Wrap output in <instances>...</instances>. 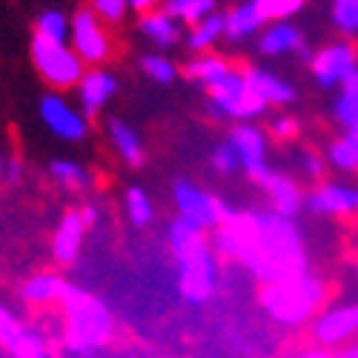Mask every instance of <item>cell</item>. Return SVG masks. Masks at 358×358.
<instances>
[{
	"instance_id": "6da1fadb",
	"label": "cell",
	"mask_w": 358,
	"mask_h": 358,
	"mask_svg": "<svg viewBox=\"0 0 358 358\" xmlns=\"http://www.w3.org/2000/svg\"><path fill=\"white\" fill-rule=\"evenodd\" d=\"M210 89V112L213 117H235V121H250L266 112V103L255 95V89L250 86L244 72L229 69L221 75L215 83L206 86Z\"/></svg>"
},
{
	"instance_id": "7a4b0ae2",
	"label": "cell",
	"mask_w": 358,
	"mask_h": 358,
	"mask_svg": "<svg viewBox=\"0 0 358 358\" xmlns=\"http://www.w3.org/2000/svg\"><path fill=\"white\" fill-rule=\"evenodd\" d=\"M172 198H175V206H178V218L189 221L198 229H218L224 221H229L238 213L227 201L203 192L201 187H195L189 181H175Z\"/></svg>"
},
{
	"instance_id": "3957f363",
	"label": "cell",
	"mask_w": 358,
	"mask_h": 358,
	"mask_svg": "<svg viewBox=\"0 0 358 358\" xmlns=\"http://www.w3.org/2000/svg\"><path fill=\"white\" fill-rule=\"evenodd\" d=\"M32 61H35V69L41 72V78L52 89H72L83 78V61L66 43H52V41H43L35 35L32 38Z\"/></svg>"
},
{
	"instance_id": "277c9868",
	"label": "cell",
	"mask_w": 358,
	"mask_h": 358,
	"mask_svg": "<svg viewBox=\"0 0 358 358\" xmlns=\"http://www.w3.org/2000/svg\"><path fill=\"white\" fill-rule=\"evenodd\" d=\"M72 49L78 52V57L83 64H92V66H101L109 61L112 55V41L106 35V29L101 23V17L89 9H78L75 17H72Z\"/></svg>"
},
{
	"instance_id": "5b68a950",
	"label": "cell",
	"mask_w": 358,
	"mask_h": 358,
	"mask_svg": "<svg viewBox=\"0 0 358 358\" xmlns=\"http://www.w3.org/2000/svg\"><path fill=\"white\" fill-rule=\"evenodd\" d=\"M310 69L318 86L324 89H336L344 86L350 78L358 75V52L352 43H333L324 46L318 55L310 57Z\"/></svg>"
},
{
	"instance_id": "8992f818",
	"label": "cell",
	"mask_w": 358,
	"mask_h": 358,
	"mask_svg": "<svg viewBox=\"0 0 358 358\" xmlns=\"http://www.w3.org/2000/svg\"><path fill=\"white\" fill-rule=\"evenodd\" d=\"M41 121L49 127V132H55L64 141H83L89 132L86 115L78 112L72 103H66L61 95H46L41 101Z\"/></svg>"
},
{
	"instance_id": "52a82bcc",
	"label": "cell",
	"mask_w": 358,
	"mask_h": 358,
	"mask_svg": "<svg viewBox=\"0 0 358 358\" xmlns=\"http://www.w3.org/2000/svg\"><path fill=\"white\" fill-rule=\"evenodd\" d=\"M304 206L310 213H318V215L352 218V215H358V187L336 184V181L321 184L304 198Z\"/></svg>"
},
{
	"instance_id": "ba28073f",
	"label": "cell",
	"mask_w": 358,
	"mask_h": 358,
	"mask_svg": "<svg viewBox=\"0 0 358 358\" xmlns=\"http://www.w3.org/2000/svg\"><path fill=\"white\" fill-rule=\"evenodd\" d=\"M229 141L238 149L241 169L252 178L255 184H261L266 178V172H270V166H266V135L258 127H252V124H241V127L232 129Z\"/></svg>"
},
{
	"instance_id": "9c48e42d",
	"label": "cell",
	"mask_w": 358,
	"mask_h": 358,
	"mask_svg": "<svg viewBox=\"0 0 358 358\" xmlns=\"http://www.w3.org/2000/svg\"><path fill=\"white\" fill-rule=\"evenodd\" d=\"M117 92V80L115 75H109L106 69H92V72H83L80 83H78V98L83 106V115L92 117L98 115Z\"/></svg>"
},
{
	"instance_id": "30bf717a",
	"label": "cell",
	"mask_w": 358,
	"mask_h": 358,
	"mask_svg": "<svg viewBox=\"0 0 358 358\" xmlns=\"http://www.w3.org/2000/svg\"><path fill=\"white\" fill-rule=\"evenodd\" d=\"M261 187H264L266 198H270V203H273V213H278V215L292 218L304 206V192L289 175H281V172L270 169L266 178L261 181Z\"/></svg>"
},
{
	"instance_id": "8fae6325",
	"label": "cell",
	"mask_w": 358,
	"mask_h": 358,
	"mask_svg": "<svg viewBox=\"0 0 358 358\" xmlns=\"http://www.w3.org/2000/svg\"><path fill=\"white\" fill-rule=\"evenodd\" d=\"M86 221L80 215V210H72L61 218V227L55 232V241H52V255L57 264H72L80 252V244H83V235H86Z\"/></svg>"
},
{
	"instance_id": "7c38bea8",
	"label": "cell",
	"mask_w": 358,
	"mask_h": 358,
	"mask_svg": "<svg viewBox=\"0 0 358 358\" xmlns=\"http://www.w3.org/2000/svg\"><path fill=\"white\" fill-rule=\"evenodd\" d=\"M258 52H261V55H270V57L287 55V52H301L304 57H310V55L304 52V32H301L298 26L287 23V20L270 26L266 32H261V38H258Z\"/></svg>"
},
{
	"instance_id": "4fadbf2b",
	"label": "cell",
	"mask_w": 358,
	"mask_h": 358,
	"mask_svg": "<svg viewBox=\"0 0 358 358\" xmlns=\"http://www.w3.org/2000/svg\"><path fill=\"white\" fill-rule=\"evenodd\" d=\"M244 75H247L250 86L255 89V95H258L266 106H287V103H292V101L298 98L295 86H292V83H287V80H281V78H275L273 72H264V69H247Z\"/></svg>"
},
{
	"instance_id": "5bb4252c",
	"label": "cell",
	"mask_w": 358,
	"mask_h": 358,
	"mask_svg": "<svg viewBox=\"0 0 358 358\" xmlns=\"http://www.w3.org/2000/svg\"><path fill=\"white\" fill-rule=\"evenodd\" d=\"M138 26H141V35L146 41H152L158 49H169V46H175L178 41H181V23L166 12H155V9L143 12Z\"/></svg>"
},
{
	"instance_id": "9a60e30c",
	"label": "cell",
	"mask_w": 358,
	"mask_h": 358,
	"mask_svg": "<svg viewBox=\"0 0 358 358\" xmlns=\"http://www.w3.org/2000/svg\"><path fill=\"white\" fill-rule=\"evenodd\" d=\"M264 23H266L264 15L250 0V3H241V6H235L232 12H227V38L229 41H247V38H252L258 32Z\"/></svg>"
},
{
	"instance_id": "2e32d148",
	"label": "cell",
	"mask_w": 358,
	"mask_h": 358,
	"mask_svg": "<svg viewBox=\"0 0 358 358\" xmlns=\"http://www.w3.org/2000/svg\"><path fill=\"white\" fill-rule=\"evenodd\" d=\"M109 138L117 149V155H121L129 166H141L143 164V141L138 138V132L124 124V121H109Z\"/></svg>"
},
{
	"instance_id": "e0dca14e",
	"label": "cell",
	"mask_w": 358,
	"mask_h": 358,
	"mask_svg": "<svg viewBox=\"0 0 358 358\" xmlns=\"http://www.w3.org/2000/svg\"><path fill=\"white\" fill-rule=\"evenodd\" d=\"M49 175L52 181L61 187V189H69V192H86L92 187V175L89 169H83L78 161H52L49 164Z\"/></svg>"
},
{
	"instance_id": "ac0fdd59",
	"label": "cell",
	"mask_w": 358,
	"mask_h": 358,
	"mask_svg": "<svg viewBox=\"0 0 358 358\" xmlns=\"http://www.w3.org/2000/svg\"><path fill=\"white\" fill-rule=\"evenodd\" d=\"M221 35H227V15L213 12L210 17H203L201 23L192 26V32L187 35V46L192 52H206L210 46H215Z\"/></svg>"
},
{
	"instance_id": "d6986e66",
	"label": "cell",
	"mask_w": 358,
	"mask_h": 358,
	"mask_svg": "<svg viewBox=\"0 0 358 358\" xmlns=\"http://www.w3.org/2000/svg\"><path fill=\"white\" fill-rule=\"evenodd\" d=\"M333 115L344 132H358V75L341 86V95L333 103Z\"/></svg>"
},
{
	"instance_id": "ffe728a7",
	"label": "cell",
	"mask_w": 358,
	"mask_h": 358,
	"mask_svg": "<svg viewBox=\"0 0 358 358\" xmlns=\"http://www.w3.org/2000/svg\"><path fill=\"white\" fill-rule=\"evenodd\" d=\"M327 164L341 169V172H355L358 169V132H344L338 141L327 149Z\"/></svg>"
},
{
	"instance_id": "44dd1931",
	"label": "cell",
	"mask_w": 358,
	"mask_h": 358,
	"mask_svg": "<svg viewBox=\"0 0 358 358\" xmlns=\"http://www.w3.org/2000/svg\"><path fill=\"white\" fill-rule=\"evenodd\" d=\"M164 12L184 23H201L215 12V0H164Z\"/></svg>"
},
{
	"instance_id": "7402d4cb",
	"label": "cell",
	"mask_w": 358,
	"mask_h": 358,
	"mask_svg": "<svg viewBox=\"0 0 358 358\" xmlns=\"http://www.w3.org/2000/svg\"><path fill=\"white\" fill-rule=\"evenodd\" d=\"M35 35L43 38V41H52V43H66L72 38V23L66 20L64 12H57V9H49L38 17L35 23Z\"/></svg>"
},
{
	"instance_id": "603a6c76",
	"label": "cell",
	"mask_w": 358,
	"mask_h": 358,
	"mask_svg": "<svg viewBox=\"0 0 358 358\" xmlns=\"http://www.w3.org/2000/svg\"><path fill=\"white\" fill-rule=\"evenodd\" d=\"M227 72H229V64L224 61V57H218V55H198L195 61H189V66H187V78L198 80L203 86L215 83Z\"/></svg>"
},
{
	"instance_id": "cb8c5ba5",
	"label": "cell",
	"mask_w": 358,
	"mask_h": 358,
	"mask_svg": "<svg viewBox=\"0 0 358 358\" xmlns=\"http://www.w3.org/2000/svg\"><path fill=\"white\" fill-rule=\"evenodd\" d=\"M127 215L135 227H146L149 221L155 218V210H152V201H149V195L138 187L127 189Z\"/></svg>"
},
{
	"instance_id": "d4e9b609",
	"label": "cell",
	"mask_w": 358,
	"mask_h": 358,
	"mask_svg": "<svg viewBox=\"0 0 358 358\" xmlns=\"http://www.w3.org/2000/svg\"><path fill=\"white\" fill-rule=\"evenodd\" d=\"M264 20H289L304 9V0H252Z\"/></svg>"
},
{
	"instance_id": "484cf974",
	"label": "cell",
	"mask_w": 358,
	"mask_h": 358,
	"mask_svg": "<svg viewBox=\"0 0 358 358\" xmlns=\"http://www.w3.org/2000/svg\"><path fill=\"white\" fill-rule=\"evenodd\" d=\"M333 23L341 35L358 32V0H333Z\"/></svg>"
},
{
	"instance_id": "4316f807",
	"label": "cell",
	"mask_w": 358,
	"mask_h": 358,
	"mask_svg": "<svg viewBox=\"0 0 358 358\" xmlns=\"http://www.w3.org/2000/svg\"><path fill=\"white\" fill-rule=\"evenodd\" d=\"M141 69L152 78V80H158V83H169V80H175V66H172V61L169 57H164V55H143L141 57Z\"/></svg>"
},
{
	"instance_id": "83f0119b",
	"label": "cell",
	"mask_w": 358,
	"mask_h": 358,
	"mask_svg": "<svg viewBox=\"0 0 358 358\" xmlns=\"http://www.w3.org/2000/svg\"><path fill=\"white\" fill-rule=\"evenodd\" d=\"M213 166L221 175H232V172L241 169V158H238V149L232 141H224L213 149Z\"/></svg>"
},
{
	"instance_id": "f1b7e54d",
	"label": "cell",
	"mask_w": 358,
	"mask_h": 358,
	"mask_svg": "<svg viewBox=\"0 0 358 358\" xmlns=\"http://www.w3.org/2000/svg\"><path fill=\"white\" fill-rule=\"evenodd\" d=\"M92 12H95L103 23L117 26V23L127 17V12H129V0H95Z\"/></svg>"
},
{
	"instance_id": "f546056e",
	"label": "cell",
	"mask_w": 358,
	"mask_h": 358,
	"mask_svg": "<svg viewBox=\"0 0 358 358\" xmlns=\"http://www.w3.org/2000/svg\"><path fill=\"white\" fill-rule=\"evenodd\" d=\"M298 132H301V124H298L292 115H275L270 121V135L278 141H292V138H298Z\"/></svg>"
},
{
	"instance_id": "4dcf8cb0",
	"label": "cell",
	"mask_w": 358,
	"mask_h": 358,
	"mask_svg": "<svg viewBox=\"0 0 358 358\" xmlns=\"http://www.w3.org/2000/svg\"><path fill=\"white\" fill-rule=\"evenodd\" d=\"M301 166H304V172L313 178V181H321L324 172H327V161H321L315 152H304L301 155Z\"/></svg>"
},
{
	"instance_id": "1f68e13d",
	"label": "cell",
	"mask_w": 358,
	"mask_h": 358,
	"mask_svg": "<svg viewBox=\"0 0 358 358\" xmlns=\"http://www.w3.org/2000/svg\"><path fill=\"white\" fill-rule=\"evenodd\" d=\"M23 178V164L17 158H9L6 161V184H20Z\"/></svg>"
},
{
	"instance_id": "d6a6232c",
	"label": "cell",
	"mask_w": 358,
	"mask_h": 358,
	"mask_svg": "<svg viewBox=\"0 0 358 358\" xmlns=\"http://www.w3.org/2000/svg\"><path fill=\"white\" fill-rule=\"evenodd\" d=\"M161 3V0H129V9H135V12H152L155 6Z\"/></svg>"
},
{
	"instance_id": "836d02e7",
	"label": "cell",
	"mask_w": 358,
	"mask_h": 358,
	"mask_svg": "<svg viewBox=\"0 0 358 358\" xmlns=\"http://www.w3.org/2000/svg\"><path fill=\"white\" fill-rule=\"evenodd\" d=\"M80 215H83V221H86V227L92 229L95 227V221H98V210H95V203H86L83 210H80Z\"/></svg>"
},
{
	"instance_id": "e575fe53",
	"label": "cell",
	"mask_w": 358,
	"mask_h": 358,
	"mask_svg": "<svg viewBox=\"0 0 358 358\" xmlns=\"http://www.w3.org/2000/svg\"><path fill=\"white\" fill-rule=\"evenodd\" d=\"M6 161H9V158L0 155V181H6Z\"/></svg>"
}]
</instances>
